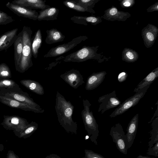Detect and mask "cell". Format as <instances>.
<instances>
[{
	"instance_id": "6da1fadb",
	"label": "cell",
	"mask_w": 158,
	"mask_h": 158,
	"mask_svg": "<svg viewBox=\"0 0 158 158\" xmlns=\"http://www.w3.org/2000/svg\"><path fill=\"white\" fill-rule=\"evenodd\" d=\"M74 106L58 91L56 92L55 109L58 120L61 126L69 133L77 134V124L73 118Z\"/></svg>"
},
{
	"instance_id": "7a4b0ae2",
	"label": "cell",
	"mask_w": 158,
	"mask_h": 158,
	"mask_svg": "<svg viewBox=\"0 0 158 158\" xmlns=\"http://www.w3.org/2000/svg\"><path fill=\"white\" fill-rule=\"evenodd\" d=\"M22 32L23 41L22 53L17 71L23 73L33 65L32 60V31L30 27L24 26Z\"/></svg>"
},
{
	"instance_id": "3957f363",
	"label": "cell",
	"mask_w": 158,
	"mask_h": 158,
	"mask_svg": "<svg viewBox=\"0 0 158 158\" xmlns=\"http://www.w3.org/2000/svg\"><path fill=\"white\" fill-rule=\"evenodd\" d=\"M83 104L84 109L81 112V114L85 130L90 140L97 145L99 134L98 125L92 112L90 110L91 104L87 99L83 100Z\"/></svg>"
},
{
	"instance_id": "277c9868",
	"label": "cell",
	"mask_w": 158,
	"mask_h": 158,
	"mask_svg": "<svg viewBox=\"0 0 158 158\" xmlns=\"http://www.w3.org/2000/svg\"><path fill=\"white\" fill-rule=\"evenodd\" d=\"M96 47L85 46L79 50L64 57L65 62H81L89 59H97Z\"/></svg>"
},
{
	"instance_id": "5b68a950",
	"label": "cell",
	"mask_w": 158,
	"mask_h": 158,
	"mask_svg": "<svg viewBox=\"0 0 158 158\" xmlns=\"http://www.w3.org/2000/svg\"><path fill=\"white\" fill-rule=\"evenodd\" d=\"M0 92L4 95L19 102L27 104L39 109L41 107L31 98L28 94L23 91L19 86L12 88H0Z\"/></svg>"
},
{
	"instance_id": "8992f818",
	"label": "cell",
	"mask_w": 158,
	"mask_h": 158,
	"mask_svg": "<svg viewBox=\"0 0 158 158\" xmlns=\"http://www.w3.org/2000/svg\"><path fill=\"white\" fill-rule=\"evenodd\" d=\"M149 87L148 85L144 87L133 96L126 99L112 113L110 117L113 118L121 115L136 105L143 97Z\"/></svg>"
},
{
	"instance_id": "52a82bcc",
	"label": "cell",
	"mask_w": 158,
	"mask_h": 158,
	"mask_svg": "<svg viewBox=\"0 0 158 158\" xmlns=\"http://www.w3.org/2000/svg\"><path fill=\"white\" fill-rule=\"evenodd\" d=\"M87 38V37L85 35L75 37L68 43L52 48L43 56L44 58L55 57L63 54L73 49Z\"/></svg>"
},
{
	"instance_id": "ba28073f",
	"label": "cell",
	"mask_w": 158,
	"mask_h": 158,
	"mask_svg": "<svg viewBox=\"0 0 158 158\" xmlns=\"http://www.w3.org/2000/svg\"><path fill=\"white\" fill-rule=\"evenodd\" d=\"M110 135L117 149L122 153L126 155L128 149L127 138L121 124L118 123L113 126L110 130Z\"/></svg>"
},
{
	"instance_id": "9c48e42d",
	"label": "cell",
	"mask_w": 158,
	"mask_h": 158,
	"mask_svg": "<svg viewBox=\"0 0 158 158\" xmlns=\"http://www.w3.org/2000/svg\"><path fill=\"white\" fill-rule=\"evenodd\" d=\"M3 122L0 125L7 130H12L14 133L19 132L29 124L27 120L15 115H4Z\"/></svg>"
},
{
	"instance_id": "30bf717a",
	"label": "cell",
	"mask_w": 158,
	"mask_h": 158,
	"mask_svg": "<svg viewBox=\"0 0 158 158\" xmlns=\"http://www.w3.org/2000/svg\"><path fill=\"white\" fill-rule=\"evenodd\" d=\"M98 101L100 103L98 112H101L102 114L108 110L118 107L122 103L117 96L115 90L100 97Z\"/></svg>"
},
{
	"instance_id": "8fae6325",
	"label": "cell",
	"mask_w": 158,
	"mask_h": 158,
	"mask_svg": "<svg viewBox=\"0 0 158 158\" xmlns=\"http://www.w3.org/2000/svg\"><path fill=\"white\" fill-rule=\"evenodd\" d=\"M0 102L10 107L19 109L22 110L32 111L36 113H43V109H39L27 104L19 102L16 100L8 97L0 92Z\"/></svg>"
},
{
	"instance_id": "7c38bea8",
	"label": "cell",
	"mask_w": 158,
	"mask_h": 158,
	"mask_svg": "<svg viewBox=\"0 0 158 158\" xmlns=\"http://www.w3.org/2000/svg\"><path fill=\"white\" fill-rule=\"evenodd\" d=\"M60 77L70 86L75 89L85 83L82 75L77 69H71L61 74Z\"/></svg>"
},
{
	"instance_id": "4fadbf2b",
	"label": "cell",
	"mask_w": 158,
	"mask_h": 158,
	"mask_svg": "<svg viewBox=\"0 0 158 158\" xmlns=\"http://www.w3.org/2000/svg\"><path fill=\"white\" fill-rule=\"evenodd\" d=\"M6 6L19 16L34 20H37L39 13L35 10L29 9L10 2H8Z\"/></svg>"
},
{
	"instance_id": "5bb4252c",
	"label": "cell",
	"mask_w": 158,
	"mask_h": 158,
	"mask_svg": "<svg viewBox=\"0 0 158 158\" xmlns=\"http://www.w3.org/2000/svg\"><path fill=\"white\" fill-rule=\"evenodd\" d=\"M18 28L6 32L0 36V51L6 50L10 47L17 38Z\"/></svg>"
},
{
	"instance_id": "9a60e30c",
	"label": "cell",
	"mask_w": 158,
	"mask_h": 158,
	"mask_svg": "<svg viewBox=\"0 0 158 158\" xmlns=\"http://www.w3.org/2000/svg\"><path fill=\"white\" fill-rule=\"evenodd\" d=\"M139 114H135L129 122L125 135L128 148H130L133 143L136 134L138 125Z\"/></svg>"
},
{
	"instance_id": "2e32d148",
	"label": "cell",
	"mask_w": 158,
	"mask_h": 158,
	"mask_svg": "<svg viewBox=\"0 0 158 158\" xmlns=\"http://www.w3.org/2000/svg\"><path fill=\"white\" fill-rule=\"evenodd\" d=\"M106 74L105 71L93 73L87 79L86 90H91L97 88L103 81Z\"/></svg>"
},
{
	"instance_id": "e0dca14e",
	"label": "cell",
	"mask_w": 158,
	"mask_h": 158,
	"mask_svg": "<svg viewBox=\"0 0 158 158\" xmlns=\"http://www.w3.org/2000/svg\"><path fill=\"white\" fill-rule=\"evenodd\" d=\"M46 1L42 0H16L12 2L14 4L32 9H44L50 7L45 4Z\"/></svg>"
},
{
	"instance_id": "ac0fdd59",
	"label": "cell",
	"mask_w": 158,
	"mask_h": 158,
	"mask_svg": "<svg viewBox=\"0 0 158 158\" xmlns=\"http://www.w3.org/2000/svg\"><path fill=\"white\" fill-rule=\"evenodd\" d=\"M14 60L15 68L17 71L21 59L23 47V41L22 31L17 35V38L14 43Z\"/></svg>"
},
{
	"instance_id": "d6986e66",
	"label": "cell",
	"mask_w": 158,
	"mask_h": 158,
	"mask_svg": "<svg viewBox=\"0 0 158 158\" xmlns=\"http://www.w3.org/2000/svg\"><path fill=\"white\" fill-rule=\"evenodd\" d=\"M59 13L58 9L55 7H50L39 11L37 20L49 21L56 20Z\"/></svg>"
},
{
	"instance_id": "ffe728a7",
	"label": "cell",
	"mask_w": 158,
	"mask_h": 158,
	"mask_svg": "<svg viewBox=\"0 0 158 158\" xmlns=\"http://www.w3.org/2000/svg\"><path fill=\"white\" fill-rule=\"evenodd\" d=\"M47 34L45 40L46 44H52L64 40L65 36L60 31L55 28H52L46 31Z\"/></svg>"
},
{
	"instance_id": "44dd1931",
	"label": "cell",
	"mask_w": 158,
	"mask_h": 158,
	"mask_svg": "<svg viewBox=\"0 0 158 158\" xmlns=\"http://www.w3.org/2000/svg\"><path fill=\"white\" fill-rule=\"evenodd\" d=\"M20 83L29 90L38 95H43L44 92L43 87L38 82L30 79H23Z\"/></svg>"
},
{
	"instance_id": "7402d4cb",
	"label": "cell",
	"mask_w": 158,
	"mask_h": 158,
	"mask_svg": "<svg viewBox=\"0 0 158 158\" xmlns=\"http://www.w3.org/2000/svg\"><path fill=\"white\" fill-rule=\"evenodd\" d=\"M158 77V68H157L150 73L144 79L141 81L133 91L137 93L144 87L150 85Z\"/></svg>"
},
{
	"instance_id": "603a6c76",
	"label": "cell",
	"mask_w": 158,
	"mask_h": 158,
	"mask_svg": "<svg viewBox=\"0 0 158 158\" xmlns=\"http://www.w3.org/2000/svg\"><path fill=\"white\" fill-rule=\"evenodd\" d=\"M38 126V124L35 122L32 121L24 130L14 133L19 138L26 139L30 137L37 129Z\"/></svg>"
},
{
	"instance_id": "cb8c5ba5",
	"label": "cell",
	"mask_w": 158,
	"mask_h": 158,
	"mask_svg": "<svg viewBox=\"0 0 158 158\" xmlns=\"http://www.w3.org/2000/svg\"><path fill=\"white\" fill-rule=\"evenodd\" d=\"M42 43V36L41 31L38 29L35 33L32 43V54L35 58L38 56L39 50Z\"/></svg>"
},
{
	"instance_id": "d4e9b609",
	"label": "cell",
	"mask_w": 158,
	"mask_h": 158,
	"mask_svg": "<svg viewBox=\"0 0 158 158\" xmlns=\"http://www.w3.org/2000/svg\"><path fill=\"white\" fill-rule=\"evenodd\" d=\"M152 121L151 126L152 129L150 131L151 137L148 143V148L152 147L156 143L158 142V119L157 116Z\"/></svg>"
},
{
	"instance_id": "484cf974",
	"label": "cell",
	"mask_w": 158,
	"mask_h": 158,
	"mask_svg": "<svg viewBox=\"0 0 158 158\" xmlns=\"http://www.w3.org/2000/svg\"><path fill=\"white\" fill-rule=\"evenodd\" d=\"M63 4L68 8L80 12H89L94 13L93 10L91 8L83 6L76 3L73 0H66L63 2Z\"/></svg>"
},
{
	"instance_id": "4316f807",
	"label": "cell",
	"mask_w": 158,
	"mask_h": 158,
	"mask_svg": "<svg viewBox=\"0 0 158 158\" xmlns=\"http://www.w3.org/2000/svg\"><path fill=\"white\" fill-rule=\"evenodd\" d=\"M125 49L123 52V60L129 62H133L136 60L138 58L137 53L131 49Z\"/></svg>"
},
{
	"instance_id": "83f0119b",
	"label": "cell",
	"mask_w": 158,
	"mask_h": 158,
	"mask_svg": "<svg viewBox=\"0 0 158 158\" xmlns=\"http://www.w3.org/2000/svg\"><path fill=\"white\" fill-rule=\"evenodd\" d=\"M146 31H143V39L144 42L147 43H149L151 44H153L156 39V32H153V30H149V28H146Z\"/></svg>"
},
{
	"instance_id": "f1b7e54d",
	"label": "cell",
	"mask_w": 158,
	"mask_h": 158,
	"mask_svg": "<svg viewBox=\"0 0 158 158\" xmlns=\"http://www.w3.org/2000/svg\"><path fill=\"white\" fill-rule=\"evenodd\" d=\"M11 77L10 70L5 63L0 64V79H10Z\"/></svg>"
},
{
	"instance_id": "f546056e",
	"label": "cell",
	"mask_w": 158,
	"mask_h": 158,
	"mask_svg": "<svg viewBox=\"0 0 158 158\" xmlns=\"http://www.w3.org/2000/svg\"><path fill=\"white\" fill-rule=\"evenodd\" d=\"M19 86L13 80L10 79H0V88H12Z\"/></svg>"
},
{
	"instance_id": "4dcf8cb0",
	"label": "cell",
	"mask_w": 158,
	"mask_h": 158,
	"mask_svg": "<svg viewBox=\"0 0 158 158\" xmlns=\"http://www.w3.org/2000/svg\"><path fill=\"white\" fill-rule=\"evenodd\" d=\"M13 21L12 17L8 15L5 12L0 10V25H6Z\"/></svg>"
},
{
	"instance_id": "1f68e13d",
	"label": "cell",
	"mask_w": 158,
	"mask_h": 158,
	"mask_svg": "<svg viewBox=\"0 0 158 158\" xmlns=\"http://www.w3.org/2000/svg\"><path fill=\"white\" fill-rule=\"evenodd\" d=\"M77 4L83 6L92 8L94 6L95 1L94 0H73Z\"/></svg>"
},
{
	"instance_id": "d6a6232c",
	"label": "cell",
	"mask_w": 158,
	"mask_h": 158,
	"mask_svg": "<svg viewBox=\"0 0 158 158\" xmlns=\"http://www.w3.org/2000/svg\"><path fill=\"white\" fill-rule=\"evenodd\" d=\"M84 152L85 158H105L100 154L91 150L85 149Z\"/></svg>"
},
{
	"instance_id": "836d02e7",
	"label": "cell",
	"mask_w": 158,
	"mask_h": 158,
	"mask_svg": "<svg viewBox=\"0 0 158 158\" xmlns=\"http://www.w3.org/2000/svg\"><path fill=\"white\" fill-rule=\"evenodd\" d=\"M147 154L149 156H158V142L156 143L152 147L148 148Z\"/></svg>"
},
{
	"instance_id": "e575fe53",
	"label": "cell",
	"mask_w": 158,
	"mask_h": 158,
	"mask_svg": "<svg viewBox=\"0 0 158 158\" xmlns=\"http://www.w3.org/2000/svg\"><path fill=\"white\" fill-rule=\"evenodd\" d=\"M127 73L125 72H122L119 74L118 76V81L120 82H122L127 79Z\"/></svg>"
},
{
	"instance_id": "d590c367",
	"label": "cell",
	"mask_w": 158,
	"mask_h": 158,
	"mask_svg": "<svg viewBox=\"0 0 158 158\" xmlns=\"http://www.w3.org/2000/svg\"><path fill=\"white\" fill-rule=\"evenodd\" d=\"M134 1L126 0L123 1L121 2V6H122L124 7H131V6L133 5Z\"/></svg>"
},
{
	"instance_id": "8d00e7d4",
	"label": "cell",
	"mask_w": 158,
	"mask_h": 158,
	"mask_svg": "<svg viewBox=\"0 0 158 158\" xmlns=\"http://www.w3.org/2000/svg\"><path fill=\"white\" fill-rule=\"evenodd\" d=\"M6 158H22L19 157L12 150H9L7 154Z\"/></svg>"
},
{
	"instance_id": "74e56055",
	"label": "cell",
	"mask_w": 158,
	"mask_h": 158,
	"mask_svg": "<svg viewBox=\"0 0 158 158\" xmlns=\"http://www.w3.org/2000/svg\"><path fill=\"white\" fill-rule=\"evenodd\" d=\"M158 3L157 2L155 3L151 7L147 9V10H148V12H152L155 10H158Z\"/></svg>"
},
{
	"instance_id": "f35d334b",
	"label": "cell",
	"mask_w": 158,
	"mask_h": 158,
	"mask_svg": "<svg viewBox=\"0 0 158 158\" xmlns=\"http://www.w3.org/2000/svg\"><path fill=\"white\" fill-rule=\"evenodd\" d=\"M45 158H61L59 156L54 154H52L47 156Z\"/></svg>"
},
{
	"instance_id": "ab89813d",
	"label": "cell",
	"mask_w": 158,
	"mask_h": 158,
	"mask_svg": "<svg viewBox=\"0 0 158 158\" xmlns=\"http://www.w3.org/2000/svg\"><path fill=\"white\" fill-rule=\"evenodd\" d=\"M137 158H152L151 157L147 156H143L141 155L138 156Z\"/></svg>"
},
{
	"instance_id": "60d3db41",
	"label": "cell",
	"mask_w": 158,
	"mask_h": 158,
	"mask_svg": "<svg viewBox=\"0 0 158 158\" xmlns=\"http://www.w3.org/2000/svg\"><path fill=\"white\" fill-rule=\"evenodd\" d=\"M85 158V157H83V158Z\"/></svg>"
}]
</instances>
